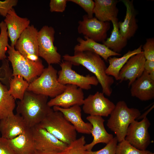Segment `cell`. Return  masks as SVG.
<instances>
[{
	"instance_id": "15",
	"label": "cell",
	"mask_w": 154,
	"mask_h": 154,
	"mask_svg": "<svg viewBox=\"0 0 154 154\" xmlns=\"http://www.w3.org/2000/svg\"><path fill=\"white\" fill-rule=\"evenodd\" d=\"M145 60L143 51L131 56L120 70L118 80L120 82L124 81H128V86L130 87L143 72Z\"/></svg>"
},
{
	"instance_id": "8",
	"label": "cell",
	"mask_w": 154,
	"mask_h": 154,
	"mask_svg": "<svg viewBox=\"0 0 154 154\" xmlns=\"http://www.w3.org/2000/svg\"><path fill=\"white\" fill-rule=\"evenodd\" d=\"M60 66L61 70L58 72V80L62 85H74L82 90H88L91 88L92 85L97 86L99 83L94 76H84L74 71L70 62L62 61Z\"/></svg>"
},
{
	"instance_id": "20",
	"label": "cell",
	"mask_w": 154,
	"mask_h": 154,
	"mask_svg": "<svg viewBox=\"0 0 154 154\" xmlns=\"http://www.w3.org/2000/svg\"><path fill=\"white\" fill-rule=\"evenodd\" d=\"M53 109L61 112L73 125L76 131L81 133L91 134L92 125L90 122H85L82 119L80 106L75 105L68 108L54 106Z\"/></svg>"
},
{
	"instance_id": "35",
	"label": "cell",
	"mask_w": 154,
	"mask_h": 154,
	"mask_svg": "<svg viewBox=\"0 0 154 154\" xmlns=\"http://www.w3.org/2000/svg\"><path fill=\"white\" fill-rule=\"evenodd\" d=\"M142 49L146 60L154 61V38H147Z\"/></svg>"
},
{
	"instance_id": "24",
	"label": "cell",
	"mask_w": 154,
	"mask_h": 154,
	"mask_svg": "<svg viewBox=\"0 0 154 154\" xmlns=\"http://www.w3.org/2000/svg\"><path fill=\"white\" fill-rule=\"evenodd\" d=\"M94 14L98 20L109 22L117 18L119 10L116 7V0H95Z\"/></svg>"
},
{
	"instance_id": "21",
	"label": "cell",
	"mask_w": 154,
	"mask_h": 154,
	"mask_svg": "<svg viewBox=\"0 0 154 154\" xmlns=\"http://www.w3.org/2000/svg\"><path fill=\"white\" fill-rule=\"evenodd\" d=\"M121 1L126 7V13L124 20L123 22H118V26L121 35L128 39L134 36L138 29L136 19V12L133 0Z\"/></svg>"
},
{
	"instance_id": "1",
	"label": "cell",
	"mask_w": 154,
	"mask_h": 154,
	"mask_svg": "<svg viewBox=\"0 0 154 154\" xmlns=\"http://www.w3.org/2000/svg\"><path fill=\"white\" fill-rule=\"evenodd\" d=\"M64 61L70 62L73 65H82L94 75L101 86L102 92L110 96L114 78L106 73L107 68L104 61L98 55L90 51L74 52L73 55L66 54L62 56Z\"/></svg>"
},
{
	"instance_id": "14",
	"label": "cell",
	"mask_w": 154,
	"mask_h": 154,
	"mask_svg": "<svg viewBox=\"0 0 154 154\" xmlns=\"http://www.w3.org/2000/svg\"><path fill=\"white\" fill-rule=\"evenodd\" d=\"M84 99L82 89L76 85L67 84L63 92L51 99L48 104L51 108L57 106L68 108L75 105H83Z\"/></svg>"
},
{
	"instance_id": "38",
	"label": "cell",
	"mask_w": 154,
	"mask_h": 154,
	"mask_svg": "<svg viewBox=\"0 0 154 154\" xmlns=\"http://www.w3.org/2000/svg\"><path fill=\"white\" fill-rule=\"evenodd\" d=\"M0 154H16L10 146L8 140L0 137Z\"/></svg>"
},
{
	"instance_id": "26",
	"label": "cell",
	"mask_w": 154,
	"mask_h": 154,
	"mask_svg": "<svg viewBox=\"0 0 154 154\" xmlns=\"http://www.w3.org/2000/svg\"><path fill=\"white\" fill-rule=\"evenodd\" d=\"M113 29L110 37L102 42L103 44L114 52L119 53L126 46L127 39L120 34L118 26V19L115 18L111 21Z\"/></svg>"
},
{
	"instance_id": "33",
	"label": "cell",
	"mask_w": 154,
	"mask_h": 154,
	"mask_svg": "<svg viewBox=\"0 0 154 154\" xmlns=\"http://www.w3.org/2000/svg\"><path fill=\"white\" fill-rule=\"evenodd\" d=\"M117 142V138L115 137L101 149L96 151H86V153L87 154H116Z\"/></svg>"
},
{
	"instance_id": "27",
	"label": "cell",
	"mask_w": 154,
	"mask_h": 154,
	"mask_svg": "<svg viewBox=\"0 0 154 154\" xmlns=\"http://www.w3.org/2000/svg\"><path fill=\"white\" fill-rule=\"evenodd\" d=\"M8 89L0 82V120L14 114L15 100L9 93Z\"/></svg>"
},
{
	"instance_id": "17",
	"label": "cell",
	"mask_w": 154,
	"mask_h": 154,
	"mask_svg": "<svg viewBox=\"0 0 154 154\" xmlns=\"http://www.w3.org/2000/svg\"><path fill=\"white\" fill-rule=\"evenodd\" d=\"M4 21L11 42L10 46L14 47L22 33L30 25V21L27 18L19 16L13 8L5 17Z\"/></svg>"
},
{
	"instance_id": "29",
	"label": "cell",
	"mask_w": 154,
	"mask_h": 154,
	"mask_svg": "<svg viewBox=\"0 0 154 154\" xmlns=\"http://www.w3.org/2000/svg\"><path fill=\"white\" fill-rule=\"evenodd\" d=\"M85 137L81 136L68 145L60 154H87L85 145Z\"/></svg>"
},
{
	"instance_id": "9",
	"label": "cell",
	"mask_w": 154,
	"mask_h": 154,
	"mask_svg": "<svg viewBox=\"0 0 154 154\" xmlns=\"http://www.w3.org/2000/svg\"><path fill=\"white\" fill-rule=\"evenodd\" d=\"M139 121L134 120L128 128L125 139L137 149L146 150L151 142L148 128L151 123L146 116Z\"/></svg>"
},
{
	"instance_id": "7",
	"label": "cell",
	"mask_w": 154,
	"mask_h": 154,
	"mask_svg": "<svg viewBox=\"0 0 154 154\" xmlns=\"http://www.w3.org/2000/svg\"><path fill=\"white\" fill-rule=\"evenodd\" d=\"M55 33L54 28L47 25L43 26L38 32V56L44 59L48 65L61 62V55L54 44Z\"/></svg>"
},
{
	"instance_id": "12",
	"label": "cell",
	"mask_w": 154,
	"mask_h": 154,
	"mask_svg": "<svg viewBox=\"0 0 154 154\" xmlns=\"http://www.w3.org/2000/svg\"><path fill=\"white\" fill-rule=\"evenodd\" d=\"M31 128L36 150L47 152H60L68 145L39 124Z\"/></svg>"
},
{
	"instance_id": "19",
	"label": "cell",
	"mask_w": 154,
	"mask_h": 154,
	"mask_svg": "<svg viewBox=\"0 0 154 154\" xmlns=\"http://www.w3.org/2000/svg\"><path fill=\"white\" fill-rule=\"evenodd\" d=\"M86 119L92 125L91 134L93 137L91 143L85 145L86 151H92L94 147L98 143L107 144L113 138V135L106 131L104 125L105 120L102 117L89 115Z\"/></svg>"
},
{
	"instance_id": "40",
	"label": "cell",
	"mask_w": 154,
	"mask_h": 154,
	"mask_svg": "<svg viewBox=\"0 0 154 154\" xmlns=\"http://www.w3.org/2000/svg\"><path fill=\"white\" fill-rule=\"evenodd\" d=\"M35 154H60L59 152H47L36 150Z\"/></svg>"
},
{
	"instance_id": "3",
	"label": "cell",
	"mask_w": 154,
	"mask_h": 154,
	"mask_svg": "<svg viewBox=\"0 0 154 154\" xmlns=\"http://www.w3.org/2000/svg\"><path fill=\"white\" fill-rule=\"evenodd\" d=\"M141 115L138 109L129 108L124 101H120L110 114L107 126L115 133L118 142H120L125 139L129 125Z\"/></svg>"
},
{
	"instance_id": "34",
	"label": "cell",
	"mask_w": 154,
	"mask_h": 154,
	"mask_svg": "<svg viewBox=\"0 0 154 154\" xmlns=\"http://www.w3.org/2000/svg\"><path fill=\"white\" fill-rule=\"evenodd\" d=\"M69 1L75 3L81 7L87 13L88 18L93 17L95 2L92 0H69Z\"/></svg>"
},
{
	"instance_id": "5",
	"label": "cell",
	"mask_w": 154,
	"mask_h": 154,
	"mask_svg": "<svg viewBox=\"0 0 154 154\" xmlns=\"http://www.w3.org/2000/svg\"><path fill=\"white\" fill-rule=\"evenodd\" d=\"M39 125L67 145L77 139L74 127L59 111L53 110Z\"/></svg>"
},
{
	"instance_id": "25",
	"label": "cell",
	"mask_w": 154,
	"mask_h": 154,
	"mask_svg": "<svg viewBox=\"0 0 154 154\" xmlns=\"http://www.w3.org/2000/svg\"><path fill=\"white\" fill-rule=\"evenodd\" d=\"M142 45H141L133 50H129L120 58L110 57L108 59L109 65L106 71V74L118 80L119 72L121 68L130 57L142 51Z\"/></svg>"
},
{
	"instance_id": "37",
	"label": "cell",
	"mask_w": 154,
	"mask_h": 154,
	"mask_svg": "<svg viewBox=\"0 0 154 154\" xmlns=\"http://www.w3.org/2000/svg\"><path fill=\"white\" fill-rule=\"evenodd\" d=\"M18 2L17 0L0 1V15L5 17L9 11L17 5Z\"/></svg>"
},
{
	"instance_id": "41",
	"label": "cell",
	"mask_w": 154,
	"mask_h": 154,
	"mask_svg": "<svg viewBox=\"0 0 154 154\" xmlns=\"http://www.w3.org/2000/svg\"><path fill=\"white\" fill-rule=\"evenodd\" d=\"M149 154H154V153L151 152H150Z\"/></svg>"
},
{
	"instance_id": "6",
	"label": "cell",
	"mask_w": 154,
	"mask_h": 154,
	"mask_svg": "<svg viewBox=\"0 0 154 154\" xmlns=\"http://www.w3.org/2000/svg\"><path fill=\"white\" fill-rule=\"evenodd\" d=\"M65 88L66 85L58 81L57 70L48 65L39 77L29 84L27 90L52 98L63 92Z\"/></svg>"
},
{
	"instance_id": "36",
	"label": "cell",
	"mask_w": 154,
	"mask_h": 154,
	"mask_svg": "<svg viewBox=\"0 0 154 154\" xmlns=\"http://www.w3.org/2000/svg\"><path fill=\"white\" fill-rule=\"evenodd\" d=\"M67 0H51L49 3L50 11L51 12H63L65 10Z\"/></svg>"
},
{
	"instance_id": "11",
	"label": "cell",
	"mask_w": 154,
	"mask_h": 154,
	"mask_svg": "<svg viewBox=\"0 0 154 154\" xmlns=\"http://www.w3.org/2000/svg\"><path fill=\"white\" fill-rule=\"evenodd\" d=\"M38 31L33 25H29L22 33L15 48L27 59L36 61L39 58L37 40Z\"/></svg>"
},
{
	"instance_id": "4",
	"label": "cell",
	"mask_w": 154,
	"mask_h": 154,
	"mask_svg": "<svg viewBox=\"0 0 154 154\" xmlns=\"http://www.w3.org/2000/svg\"><path fill=\"white\" fill-rule=\"evenodd\" d=\"M7 51L8 60L11 62L13 68V77L20 76L30 84L42 72L44 67L40 58L36 61L29 60L9 44Z\"/></svg>"
},
{
	"instance_id": "16",
	"label": "cell",
	"mask_w": 154,
	"mask_h": 154,
	"mask_svg": "<svg viewBox=\"0 0 154 154\" xmlns=\"http://www.w3.org/2000/svg\"><path fill=\"white\" fill-rule=\"evenodd\" d=\"M29 128L22 117L17 113L0 120L1 137L7 140L24 133Z\"/></svg>"
},
{
	"instance_id": "39",
	"label": "cell",
	"mask_w": 154,
	"mask_h": 154,
	"mask_svg": "<svg viewBox=\"0 0 154 154\" xmlns=\"http://www.w3.org/2000/svg\"><path fill=\"white\" fill-rule=\"evenodd\" d=\"M144 69L149 74L154 73V61L146 60L144 64Z\"/></svg>"
},
{
	"instance_id": "30",
	"label": "cell",
	"mask_w": 154,
	"mask_h": 154,
	"mask_svg": "<svg viewBox=\"0 0 154 154\" xmlns=\"http://www.w3.org/2000/svg\"><path fill=\"white\" fill-rule=\"evenodd\" d=\"M117 144L116 154H149V151L138 149L125 139Z\"/></svg>"
},
{
	"instance_id": "2",
	"label": "cell",
	"mask_w": 154,
	"mask_h": 154,
	"mask_svg": "<svg viewBox=\"0 0 154 154\" xmlns=\"http://www.w3.org/2000/svg\"><path fill=\"white\" fill-rule=\"evenodd\" d=\"M48 98L26 90L23 98L17 102V113L22 117L28 127L39 124L53 111L48 105Z\"/></svg>"
},
{
	"instance_id": "28",
	"label": "cell",
	"mask_w": 154,
	"mask_h": 154,
	"mask_svg": "<svg viewBox=\"0 0 154 154\" xmlns=\"http://www.w3.org/2000/svg\"><path fill=\"white\" fill-rule=\"evenodd\" d=\"M29 83L22 76L13 77L9 81L8 92L15 100H22L27 90Z\"/></svg>"
},
{
	"instance_id": "23",
	"label": "cell",
	"mask_w": 154,
	"mask_h": 154,
	"mask_svg": "<svg viewBox=\"0 0 154 154\" xmlns=\"http://www.w3.org/2000/svg\"><path fill=\"white\" fill-rule=\"evenodd\" d=\"M8 140L10 146L16 154H35L36 149L31 128Z\"/></svg>"
},
{
	"instance_id": "10",
	"label": "cell",
	"mask_w": 154,
	"mask_h": 154,
	"mask_svg": "<svg viewBox=\"0 0 154 154\" xmlns=\"http://www.w3.org/2000/svg\"><path fill=\"white\" fill-rule=\"evenodd\" d=\"M82 17V20L78 22V33L97 42L104 41L110 28L109 22L102 21L95 17L89 18L87 15Z\"/></svg>"
},
{
	"instance_id": "22",
	"label": "cell",
	"mask_w": 154,
	"mask_h": 154,
	"mask_svg": "<svg viewBox=\"0 0 154 154\" xmlns=\"http://www.w3.org/2000/svg\"><path fill=\"white\" fill-rule=\"evenodd\" d=\"M84 38L85 39L80 37L77 38L78 43L74 46V52L91 51L98 55L106 62H108V59L110 57L121 55L120 54L111 50L103 44L99 43L86 37Z\"/></svg>"
},
{
	"instance_id": "31",
	"label": "cell",
	"mask_w": 154,
	"mask_h": 154,
	"mask_svg": "<svg viewBox=\"0 0 154 154\" xmlns=\"http://www.w3.org/2000/svg\"><path fill=\"white\" fill-rule=\"evenodd\" d=\"M0 60L6 59V53L7 50L8 35L7 28L4 21L0 23Z\"/></svg>"
},
{
	"instance_id": "13",
	"label": "cell",
	"mask_w": 154,
	"mask_h": 154,
	"mask_svg": "<svg viewBox=\"0 0 154 154\" xmlns=\"http://www.w3.org/2000/svg\"><path fill=\"white\" fill-rule=\"evenodd\" d=\"M102 92H97L85 99L82 107L84 113L92 116L108 117L110 115L115 105Z\"/></svg>"
},
{
	"instance_id": "18",
	"label": "cell",
	"mask_w": 154,
	"mask_h": 154,
	"mask_svg": "<svg viewBox=\"0 0 154 154\" xmlns=\"http://www.w3.org/2000/svg\"><path fill=\"white\" fill-rule=\"evenodd\" d=\"M130 87V93L133 97L142 101H148L154 98V80L145 70Z\"/></svg>"
},
{
	"instance_id": "32",
	"label": "cell",
	"mask_w": 154,
	"mask_h": 154,
	"mask_svg": "<svg viewBox=\"0 0 154 154\" xmlns=\"http://www.w3.org/2000/svg\"><path fill=\"white\" fill-rule=\"evenodd\" d=\"M0 67V82L9 88V81L12 76V71L9 67V61L6 59L2 60Z\"/></svg>"
}]
</instances>
